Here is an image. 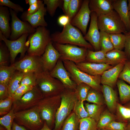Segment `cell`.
Here are the masks:
<instances>
[{"instance_id":"17","label":"cell","mask_w":130,"mask_h":130,"mask_svg":"<svg viewBox=\"0 0 130 130\" xmlns=\"http://www.w3.org/2000/svg\"><path fill=\"white\" fill-rule=\"evenodd\" d=\"M60 57V53L53 46L52 41H50L40 57L43 70L51 72L55 66Z\"/></svg>"},{"instance_id":"8","label":"cell","mask_w":130,"mask_h":130,"mask_svg":"<svg viewBox=\"0 0 130 130\" xmlns=\"http://www.w3.org/2000/svg\"><path fill=\"white\" fill-rule=\"evenodd\" d=\"M98 24L100 31L109 34L125 33L127 31L125 26L117 13L114 10L98 18Z\"/></svg>"},{"instance_id":"32","label":"cell","mask_w":130,"mask_h":130,"mask_svg":"<svg viewBox=\"0 0 130 130\" xmlns=\"http://www.w3.org/2000/svg\"><path fill=\"white\" fill-rule=\"evenodd\" d=\"M115 116L109 111L106 110L103 111L97 122L98 130L104 129L110 123L114 121Z\"/></svg>"},{"instance_id":"29","label":"cell","mask_w":130,"mask_h":130,"mask_svg":"<svg viewBox=\"0 0 130 130\" xmlns=\"http://www.w3.org/2000/svg\"><path fill=\"white\" fill-rule=\"evenodd\" d=\"M16 71L13 65H0V83L8 86L9 81Z\"/></svg>"},{"instance_id":"45","label":"cell","mask_w":130,"mask_h":130,"mask_svg":"<svg viewBox=\"0 0 130 130\" xmlns=\"http://www.w3.org/2000/svg\"><path fill=\"white\" fill-rule=\"evenodd\" d=\"M36 77L35 73L29 72L24 73L21 85H25L34 87L36 85Z\"/></svg>"},{"instance_id":"43","label":"cell","mask_w":130,"mask_h":130,"mask_svg":"<svg viewBox=\"0 0 130 130\" xmlns=\"http://www.w3.org/2000/svg\"><path fill=\"white\" fill-rule=\"evenodd\" d=\"M12 98H8L0 100V115L3 116L8 114L11 110L13 104Z\"/></svg>"},{"instance_id":"27","label":"cell","mask_w":130,"mask_h":130,"mask_svg":"<svg viewBox=\"0 0 130 130\" xmlns=\"http://www.w3.org/2000/svg\"><path fill=\"white\" fill-rule=\"evenodd\" d=\"M24 74L23 72L16 70L13 75L8 85L9 97L12 98L15 92L21 85Z\"/></svg>"},{"instance_id":"28","label":"cell","mask_w":130,"mask_h":130,"mask_svg":"<svg viewBox=\"0 0 130 130\" xmlns=\"http://www.w3.org/2000/svg\"><path fill=\"white\" fill-rule=\"evenodd\" d=\"M107 52L101 50L93 51L88 50L85 62L96 63H106Z\"/></svg>"},{"instance_id":"1","label":"cell","mask_w":130,"mask_h":130,"mask_svg":"<svg viewBox=\"0 0 130 130\" xmlns=\"http://www.w3.org/2000/svg\"><path fill=\"white\" fill-rule=\"evenodd\" d=\"M51 37L52 42L75 45L91 50L93 49L85 39L80 30L73 26L70 22L63 27L61 32H56L51 34Z\"/></svg>"},{"instance_id":"23","label":"cell","mask_w":130,"mask_h":130,"mask_svg":"<svg viewBox=\"0 0 130 130\" xmlns=\"http://www.w3.org/2000/svg\"><path fill=\"white\" fill-rule=\"evenodd\" d=\"M101 91L102 92L104 101L111 112L116 111L117 97L116 91L112 88L105 85L101 86Z\"/></svg>"},{"instance_id":"6","label":"cell","mask_w":130,"mask_h":130,"mask_svg":"<svg viewBox=\"0 0 130 130\" xmlns=\"http://www.w3.org/2000/svg\"><path fill=\"white\" fill-rule=\"evenodd\" d=\"M61 101L60 95L44 98L37 105L41 119L51 130L54 127L55 115Z\"/></svg>"},{"instance_id":"31","label":"cell","mask_w":130,"mask_h":130,"mask_svg":"<svg viewBox=\"0 0 130 130\" xmlns=\"http://www.w3.org/2000/svg\"><path fill=\"white\" fill-rule=\"evenodd\" d=\"M102 106L93 104H89L88 103H85L84 105L89 117L93 119L97 122L103 112Z\"/></svg>"},{"instance_id":"35","label":"cell","mask_w":130,"mask_h":130,"mask_svg":"<svg viewBox=\"0 0 130 130\" xmlns=\"http://www.w3.org/2000/svg\"><path fill=\"white\" fill-rule=\"evenodd\" d=\"M85 101L93 104L101 105H103L104 102L100 92L92 88L89 91Z\"/></svg>"},{"instance_id":"58","label":"cell","mask_w":130,"mask_h":130,"mask_svg":"<svg viewBox=\"0 0 130 130\" xmlns=\"http://www.w3.org/2000/svg\"><path fill=\"white\" fill-rule=\"evenodd\" d=\"M126 130H130V123L128 122L126 128Z\"/></svg>"},{"instance_id":"11","label":"cell","mask_w":130,"mask_h":130,"mask_svg":"<svg viewBox=\"0 0 130 130\" xmlns=\"http://www.w3.org/2000/svg\"><path fill=\"white\" fill-rule=\"evenodd\" d=\"M44 97L36 85L13 103L14 112L26 110L37 105Z\"/></svg>"},{"instance_id":"18","label":"cell","mask_w":130,"mask_h":130,"mask_svg":"<svg viewBox=\"0 0 130 130\" xmlns=\"http://www.w3.org/2000/svg\"><path fill=\"white\" fill-rule=\"evenodd\" d=\"M44 5L43 1L41 0L39 7L35 13L29 16L22 15L21 19L23 21L28 22L35 28L39 26L47 27L48 24L44 19L47 10Z\"/></svg>"},{"instance_id":"4","label":"cell","mask_w":130,"mask_h":130,"mask_svg":"<svg viewBox=\"0 0 130 130\" xmlns=\"http://www.w3.org/2000/svg\"><path fill=\"white\" fill-rule=\"evenodd\" d=\"M61 101L56 113L53 130H60L66 118L72 112L78 99L74 91L65 89L60 95Z\"/></svg>"},{"instance_id":"51","label":"cell","mask_w":130,"mask_h":130,"mask_svg":"<svg viewBox=\"0 0 130 130\" xmlns=\"http://www.w3.org/2000/svg\"><path fill=\"white\" fill-rule=\"evenodd\" d=\"M41 1V0H39L37 3L29 6L27 10L24 12L22 15L25 16H29L35 13L39 7Z\"/></svg>"},{"instance_id":"22","label":"cell","mask_w":130,"mask_h":130,"mask_svg":"<svg viewBox=\"0 0 130 130\" xmlns=\"http://www.w3.org/2000/svg\"><path fill=\"white\" fill-rule=\"evenodd\" d=\"M89 6L91 12L95 13L98 17L114 10L112 0H90Z\"/></svg>"},{"instance_id":"2","label":"cell","mask_w":130,"mask_h":130,"mask_svg":"<svg viewBox=\"0 0 130 130\" xmlns=\"http://www.w3.org/2000/svg\"><path fill=\"white\" fill-rule=\"evenodd\" d=\"M35 73L36 85L40 91L44 98L60 95L65 89L63 84L52 77L49 72L43 70Z\"/></svg>"},{"instance_id":"57","label":"cell","mask_w":130,"mask_h":130,"mask_svg":"<svg viewBox=\"0 0 130 130\" xmlns=\"http://www.w3.org/2000/svg\"><path fill=\"white\" fill-rule=\"evenodd\" d=\"M39 130H52L47 126L45 122H44V125L43 127Z\"/></svg>"},{"instance_id":"52","label":"cell","mask_w":130,"mask_h":130,"mask_svg":"<svg viewBox=\"0 0 130 130\" xmlns=\"http://www.w3.org/2000/svg\"><path fill=\"white\" fill-rule=\"evenodd\" d=\"M9 97L8 86L0 83V100L4 99Z\"/></svg>"},{"instance_id":"15","label":"cell","mask_w":130,"mask_h":130,"mask_svg":"<svg viewBox=\"0 0 130 130\" xmlns=\"http://www.w3.org/2000/svg\"><path fill=\"white\" fill-rule=\"evenodd\" d=\"M50 73L52 77L59 81L65 89L75 91L77 85L71 78L61 60H58L55 66Z\"/></svg>"},{"instance_id":"19","label":"cell","mask_w":130,"mask_h":130,"mask_svg":"<svg viewBox=\"0 0 130 130\" xmlns=\"http://www.w3.org/2000/svg\"><path fill=\"white\" fill-rule=\"evenodd\" d=\"M126 61H123L105 71L101 75V84L112 88L114 87L116 84L119 75L122 70Z\"/></svg>"},{"instance_id":"39","label":"cell","mask_w":130,"mask_h":130,"mask_svg":"<svg viewBox=\"0 0 130 130\" xmlns=\"http://www.w3.org/2000/svg\"><path fill=\"white\" fill-rule=\"evenodd\" d=\"M116 111L122 122H129L130 121V109L117 102Z\"/></svg>"},{"instance_id":"24","label":"cell","mask_w":130,"mask_h":130,"mask_svg":"<svg viewBox=\"0 0 130 130\" xmlns=\"http://www.w3.org/2000/svg\"><path fill=\"white\" fill-rule=\"evenodd\" d=\"M10 13L9 9L4 6H0V32L7 39L11 33L9 21Z\"/></svg>"},{"instance_id":"49","label":"cell","mask_w":130,"mask_h":130,"mask_svg":"<svg viewBox=\"0 0 130 130\" xmlns=\"http://www.w3.org/2000/svg\"><path fill=\"white\" fill-rule=\"evenodd\" d=\"M128 123L113 121L110 123L104 129L109 130H126Z\"/></svg>"},{"instance_id":"38","label":"cell","mask_w":130,"mask_h":130,"mask_svg":"<svg viewBox=\"0 0 130 130\" xmlns=\"http://www.w3.org/2000/svg\"><path fill=\"white\" fill-rule=\"evenodd\" d=\"M79 130H98L97 122L89 117L80 119Z\"/></svg>"},{"instance_id":"5","label":"cell","mask_w":130,"mask_h":130,"mask_svg":"<svg viewBox=\"0 0 130 130\" xmlns=\"http://www.w3.org/2000/svg\"><path fill=\"white\" fill-rule=\"evenodd\" d=\"M63 61L71 78L77 85L84 83L100 92L101 91V76L90 75L80 70L74 62L68 60Z\"/></svg>"},{"instance_id":"30","label":"cell","mask_w":130,"mask_h":130,"mask_svg":"<svg viewBox=\"0 0 130 130\" xmlns=\"http://www.w3.org/2000/svg\"><path fill=\"white\" fill-rule=\"evenodd\" d=\"M79 120L72 111L64 121L60 130H78Z\"/></svg>"},{"instance_id":"7","label":"cell","mask_w":130,"mask_h":130,"mask_svg":"<svg viewBox=\"0 0 130 130\" xmlns=\"http://www.w3.org/2000/svg\"><path fill=\"white\" fill-rule=\"evenodd\" d=\"M14 121L28 130H39L44 124L37 106L28 109L15 112Z\"/></svg>"},{"instance_id":"63","label":"cell","mask_w":130,"mask_h":130,"mask_svg":"<svg viewBox=\"0 0 130 130\" xmlns=\"http://www.w3.org/2000/svg\"><path fill=\"white\" fill-rule=\"evenodd\" d=\"M129 16L130 18V10H129Z\"/></svg>"},{"instance_id":"59","label":"cell","mask_w":130,"mask_h":130,"mask_svg":"<svg viewBox=\"0 0 130 130\" xmlns=\"http://www.w3.org/2000/svg\"><path fill=\"white\" fill-rule=\"evenodd\" d=\"M0 130H6L4 127L0 125Z\"/></svg>"},{"instance_id":"41","label":"cell","mask_w":130,"mask_h":130,"mask_svg":"<svg viewBox=\"0 0 130 130\" xmlns=\"http://www.w3.org/2000/svg\"><path fill=\"white\" fill-rule=\"evenodd\" d=\"M44 5H46L47 11L52 17L54 15L57 8L63 4L62 0H43Z\"/></svg>"},{"instance_id":"61","label":"cell","mask_w":130,"mask_h":130,"mask_svg":"<svg viewBox=\"0 0 130 130\" xmlns=\"http://www.w3.org/2000/svg\"><path fill=\"white\" fill-rule=\"evenodd\" d=\"M128 7L129 11L130 10V0H128Z\"/></svg>"},{"instance_id":"62","label":"cell","mask_w":130,"mask_h":130,"mask_svg":"<svg viewBox=\"0 0 130 130\" xmlns=\"http://www.w3.org/2000/svg\"><path fill=\"white\" fill-rule=\"evenodd\" d=\"M98 130H109L105 129H98Z\"/></svg>"},{"instance_id":"60","label":"cell","mask_w":130,"mask_h":130,"mask_svg":"<svg viewBox=\"0 0 130 130\" xmlns=\"http://www.w3.org/2000/svg\"><path fill=\"white\" fill-rule=\"evenodd\" d=\"M130 109V102L128 103L125 106ZM129 122L130 123V121Z\"/></svg>"},{"instance_id":"10","label":"cell","mask_w":130,"mask_h":130,"mask_svg":"<svg viewBox=\"0 0 130 130\" xmlns=\"http://www.w3.org/2000/svg\"><path fill=\"white\" fill-rule=\"evenodd\" d=\"M29 34H25L17 39L11 40L6 38L0 32V41L3 42L9 51L12 64L14 63L15 58L18 54H20L21 58L24 57L25 53L28 48L26 40Z\"/></svg>"},{"instance_id":"48","label":"cell","mask_w":130,"mask_h":130,"mask_svg":"<svg viewBox=\"0 0 130 130\" xmlns=\"http://www.w3.org/2000/svg\"><path fill=\"white\" fill-rule=\"evenodd\" d=\"M0 6L8 7L16 13L24 11V8L20 6L15 4L9 0H0Z\"/></svg>"},{"instance_id":"14","label":"cell","mask_w":130,"mask_h":130,"mask_svg":"<svg viewBox=\"0 0 130 130\" xmlns=\"http://www.w3.org/2000/svg\"><path fill=\"white\" fill-rule=\"evenodd\" d=\"M90 0L83 1L78 12L70 22L73 26L78 28L85 35L86 33L87 27L91 12L89 6Z\"/></svg>"},{"instance_id":"44","label":"cell","mask_w":130,"mask_h":130,"mask_svg":"<svg viewBox=\"0 0 130 130\" xmlns=\"http://www.w3.org/2000/svg\"><path fill=\"white\" fill-rule=\"evenodd\" d=\"M0 42V65H7L10 53L5 43Z\"/></svg>"},{"instance_id":"12","label":"cell","mask_w":130,"mask_h":130,"mask_svg":"<svg viewBox=\"0 0 130 130\" xmlns=\"http://www.w3.org/2000/svg\"><path fill=\"white\" fill-rule=\"evenodd\" d=\"M9 9L12 19L10 40H15L23 34H31L35 32L36 28L32 27L28 22L20 20L15 12L11 8Z\"/></svg>"},{"instance_id":"42","label":"cell","mask_w":130,"mask_h":130,"mask_svg":"<svg viewBox=\"0 0 130 130\" xmlns=\"http://www.w3.org/2000/svg\"><path fill=\"white\" fill-rule=\"evenodd\" d=\"M83 1L81 0H71L67 15L70 19V22L78 12Z\"/></svg>"},{"instance_id":"46","label":"cell","mask_w":130,"mask_h":130,"mask_svg":"<svg viewBox=\"0 0 130 130\" xmlns=\"http://www.w3.org/2000/svg\"><path fill=\"white\" fill-rule=\"evenodd\" d=\"M33 87L25 85H21L13 94L12 97L13 102L20 99L26 93L32 89Z\"/></svg>"},{"instance_id":"16","label":"cell","mask_w":130,"mask_h":130,"mask_svg":"<svg viewBox=\"0 0 130 130\" xmlns=\"http://www.w3.org/2000/svg\"><path fill=\"white\" fill-rule=\"evenodd\" d=\"M91 22L88 32L84 37L88 41L95 51L101 50L100 33L98 24V17L93 12L91 13Z\"/></svg>"},{"instance_id":"50","label":"cell","mask_w":130,"mask_h":130,"mask_svg":"<svg viewBox=\"0 0 130 130\" xmlns=\"http://www.w3.org/2000/svg\"><path fill=\"white\" fill-rule=\"evenodd\" d=\"M126 39L124 46L125 52L128 60L130 61V31L124 34Z\"/></svg>"},{"instance_id":"13","label":"cell","mask_w":130,"mask_h":130,"mask_svg":"<svg viewBox=\"0 0 130 130\" xmlns=\"http://www.w3.org/2000/svg\"><path fill=\"white\" fill-rule=\"evenodd\" d=\"M12 65L16 70L24 73L29 72L37 73L43 70L40 57L28 55Z\"/></svg>"},{"instance_id":"25","label":"cell","mask_w":130,"mask_h":130,"mask_svg":"<svg viewBox=\"0 0 130 130\" xmlns=\"http://www.w3.org/2000/svg\"><path fill=\"white\" fill-rule=\"evenodd\" d=\"M106 57V63L113 66L128 60L124 51L115 49L107 52Z\"/></svg>"},{"instance_id":"34","label":"cell","mask_w":130,"mask_h":130,"mask_svg":"<svg viewBox=\"0 0 130 130\" xmlns=\"http://www.w3.org/2000/svg\"><path fill=\"white\" fill-rule=\"evenodd\" d=\"M101 50L106 52L114 49L109 34L103 31H100Z\"/></svg>"},{"instance_id":"21","label":"cell","mask_w":130,"mask_h":130,"mask_svg":"<svg viewBox=\"0 0 130 130\" xmlns=\"http://www.w3.org/2000/svg\"><path fill=\"white\" fill-rule=\"evenodd\" d=\"M127 0H112L113 9L124 24L127 32L130 31V19Z\"/></svg>"},{"instance_id":"26","label":"cell","mask_w":130,"mask_h":130,"mask_svg":"<svg viewBox=\"0 0 130 130\" xmlns=\"http://www.w3.org/2000/svg\"><path fill=\"white\" fill-rule=\"evenodd\" d=\"M116 84L118 89L121 103L125 104L130 101V85L120 79L117 80Z\"/></svg>"},{"instance_id":"37","label":"cell","mask_w":130,"mask_h":130,"mask_svg":"<svg viewBox=\"0 0 130 130\" xmlns=\"http://www.w3.org/2000/svg\"><path fill=\"white\" fill-rule=\"evenodd\" d=\"M91 88L84 83L77 85L74 91L78 100L83 102L85 101L88 92Z\"/></svg>"},{"instance_id":"40","label":"cell","mask_w":130,"mask_h":130,"mask_svg":"<svg viewBox=\"0 0 130 130\" xmlns=\"http://www.w3.org/2000/svg\"><path fill=\"white\" fill-rule=\"evenodd\" d=\"M72 111L79 120L89 117L83 102L77 100L75 103Z\"/></svg>"},{"instance_id":"3","label":"cell","mask_w":130,"mask_h":130,"mask_svg":"<svg viewBox=\"0 0 130 130\" xmlns=\"http://www.w3.org/2000/svg\"><path fill=\"white\" fill-rule=\"evenodd\" d=\"M52 41L49 30L46 27L39 26L35 32L31 34L27 41L28 55L40 57L44 53L48 43Z\"/></svg>"},{"instance_id":"54","label":"cell","mask_w":130,"mask_h":130,"mask_svg":"<svg viewBox=\"0 0 130 130\" xmlns=\"http://www.w3.org/2000/svg\"><path fill=\"white\" fill-rule=\"evenodd\" d=\"M71 0H64L63 3L62 9L65 15H67L68 12Z\"/></svg>"},{"instance_id":"33","label":"cell","mask_w":130,"mask_h":130,"mask_svg":"<svg viewBox=\"0 0 130 130\" xmlns=\"http://www.w3.org/2000/svg\"><path fill=\"white\" fill-rule=\"evenodd\" d=\"M114 49L122 50L124 48L126 37L122 33L109 34Z\"/></svg>"},{"instance_id":"9","label":"cell","mask_w":130,"mask_h":130,"mask_svg":"<svg viewBox=\"0 0 130 130\" xmlns=\"http://www.w3.org/2000/svg\"><path fill=\"white\" fill-rule=\"evenodd\" d=\"M52 44L60 53V59L62 61H70L76 64L85 62L88 49L69 44H61L54 42Z\"/></svg>"},{"instance_id":"53","label":"cell","mask_w":130,"mask_h":130,"mask_svg":"<svg viewBox=\"0 0 130 130\" xmlns=\"http://www.w3.org/2000/svg\"><path fill=\"white\" fill-rule=\"evenodd\" d=\"M58 21L59 25L63 27L70 22L69 17L65 15L60 16L58 18Z\"/></svg>"},{"instance_id":"55","label":"cell","mask_w":130,"mask_h":130,"mask_svg":"<svg viewBox=\"0 0 130 130\" xmlns=\"http://www.w3.org/2000/svg\"><path fill=\"white\" fill-rule=\"evenodd\" d=\"M12 130H28L24 127L20 125L14 121L12 127Z\"/></svg>"},{"instance_id":"20","label":"cell","mask_w":130,"mask_h":130,"mask_svg":"<svg viewBox=\"0 0 130 130\" xmlns=\"http://www.w3.org/2000/svg\"><path fill=\"white\" fill-rule=\"evenodd\" d=\"M81 71L92 76H101L105 71L113 67L107 63L83 62L76 64Z\"/></svg>"},{"instance_id":"47","label":"cell","mask_w":130,"mask_h":130,"mask_svg":"<svg viewBox=\"0 0 130 130\" xmlns=\"http://www.w3.org/2000/svg\"><path fill=\"white\" fill-rule=\"evenodd\" d=\"M118 78L127 82L130 85V61L128 60L126 61Z\"/></svg>"},{"instance_id":"56","label":"cell","mask_w":130,"mask_h":130,"mask_svg":"<svg viewBox=\"0 0 130 130\" xmlns=\"http://www.w3.org/2000/svg\"><path fill=\"white\" fill-rule=\"evenodd\" d=\"M39 0H26L25 2L26 4H28L29 6L36 4L39 1Z\"/></svg>"},{"instance_id":"36","label":"cell","mask_w":130,"mask_h":130,"mask_svg":"<svg viewBox=\"0 0 130 130\" xmlns=\"http://www.w3.org/2000/svg\"><path fill=\"white\" fill-rule=\"evenodd\" d=\"M15 112L13 105L11 110L8 114L0 117V124L4 127L6 130H12Z\"/></svg>"}]
</instances>
